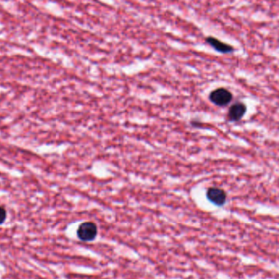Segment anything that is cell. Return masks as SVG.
<instances>
[{"label":"cell","instance_id":"1","mask_svg":"<svg viewBox=\"0 0 279 279\" xmlns=\"http://www.w3.org/2000/svg\"><path fill=\"white\" fill-rule=\"evenodd\" d=\"M209 99L215 105L225 107L232 102V94L225 88H219L211 92Z\"/></svg>","mask_w":279,"mask_h":279},{"label":"cell","instance_id":"2","mask_svg":"<svg viewBox=\"0 0 279 279\" xmlns=\"http://www.w3.org/2000/svg\"><path fill=\"white\" fill-rule=\"evenodd\" d=\"M98 228L93 222H85L77 230V236L83 242H91L96 237Z\"/></svg>","mask_w":279,"mask_h":279},{"label":"cell","instance_id":"3","mask_svg":"<svg viewBox=\"0 0 279 279\" xmlns=\"http://www.w3.org/2000/svg\"><path fill=\"white\" fill-rule=\"evenodd\" d=\"M207 197L210 202L217 206H222L226 202L227 194L225 191L219 188H210L207 192Z\"/></svg>","mask_w":279,"mask_h":279},{"label":"cell","instance_id":"4","mask_svg":"<svg viewBox=\"0 0 279 279\" xmlns=\"http://www.w3.org/2000/svg\"><path fill=\"white\" fill-rule=\"evenodd\" d=\"M246 112V107L242 103H236L231 106L227 114V118L230 121L237 122L242 120Z\"/></svg>","mask_w":279,"mask_h":279},{"label":"cell","instance_id":"5","mask_svg":"<svg viewBox=\"0 0 279 279\" xmlns=\"http://www.w3.org/2000/svg\"><path fill=\"white\" fill-rule=\"evenodd\" d=\"M206 41L207 44L211 45V47L213 48L214 50H216L217 52L221 53V54H230L232 51H234V48L225 43L222 42L216 38L209 36L206 39Z\"/></svg>","mask_w":279,"mask_h":279},{"label":"cell","instance_id":"6","mask_svg":"<svg viewBox=\"0 0 279 279\" xmlns=\"http://www.w3.org/2000/svg\"><path fill=\"white\" fill-rule=\"evenodd\" d=\"M7 218V211L4 207H0V224L4 223Z\"/></svg>","mask_w":279,"mask_h":279}]
</instances>
